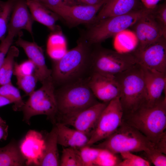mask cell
<instances>
[{"label": "cell", "mask_w": 166, "mask_h": 166, "mask_svg": "<svg viewBox=\"0 0 166 166\" xmlns=\"http://www.w3.org/2000/svg\"><path fill=\"white\" fill-rule=\"evenodd\" d=\"M93 48L82 37L75 47L53 61L51 76L55 87L88 79L92 73Z\"/></svg>", "instance_id": "obj_1"}, {"label": "cell", "mask_w": 166, "mask_h": 166, "mask_svg": "<svg viewBox=\"0 0 166 166\" xmlns=\"http://www.w3.org/2000/svg\"><path fill=\"white\" fill-rule=\"evenodd\" d=\"M122 121L137 129L156 144L159 151L166 153V96L152 105L144 103L133 112L123 114Z\"/></svg>", "instance_id": "obj_2"}, {"label": "cell", "mask_w": 166, "mask_h": 166, "mask_svg": "<svg viewBox=\"0 0 166 166\" xmlns=\"http://www.w3.org/2000/svg\"><path fill=\"white\" fill-rule=\"evenodd\" d=\"M87 80L64 85L55 89L57 110L56 123H63L99 102Z\"/></svg>", "instance_id": "obj_3"}, {"label": "cell", "mask_w": 166, "mask_h": 166, "mask_svg": "<svg viewBox=\"0 0 166 166\" xmlns=\"http://www.w3.org/2000/svg\"><path fill=\"white\" fill-rule=\"evenodd\" d=\"M115 76L120 87L119 99L123 114L131 113L145 101L146 90L143 69L136 63Z\"/></svg>", "instance_id": "obj_4"}, {"label": "cell", "mask_w": 166, "mask_h": 166, "mask_svg": "<svg viewBox=\"0 0 166 166\" xmlns=\"http://www.w3.org/2000/svg\"><path fill=\"white\" fill-rule=\"evenodd\" d=\"M105 140L94 147L115 155L126 152H146L155 149L159 150L156 144L137 129L123 121L117 129Z\"/></svg>", "instance_id": "obj_5"}, {"label": "cell", "mask_w": 166, "mask_h": 166, "mask_svg": "<svg viewBox=\"0 0 166 166\" xmlns=\"http://www.w3.org/2000/svg\"><path fill=\"white\" fill-rule=\"evenodd\" d=\"M150 10L144 7L126 14L100 20L91 25L83 37L90 45L100 44L108 38L131 27Z\"/></svg>", "instance_id": "obj_6"}, {"label": "cell", "mask_w": 166, "mask_h": 166, "mask_svg": "<svg viewBox=\"0 0 166 166\" xmlns=\"http://www.w3.org/2000/svg\"><path fill=\"white\" fill-rule=\"evenodd\" d=\"M136 63L131 52H120L103 47L100 44L93 45L92 73H97L115 76Z\"/></svg>", "instance_id": "obj_7"}, {"label": "cell", "mask_w": 166, "mask_h": 166, "mask_svg": "<svg viewBox=\"0 0 166 166\" xmlns=\"http://www.w3.org/2000/svg\"><path fill=\"white\" fill-rule=\"evenodd\" d=\"M41 83V87L29 96L21 109L24 120L29 124L30 120L32 117L44 115L55 124L57 112L55 86L51 76Z\"/></svg>", "instance_id": "obj_8"}, {"label": "cell", "mask_w": 166, "mask_h": 166, "mask_svg": "<svg viewBox=\"0 0 166 166\" xmlns=\"http://www.w3.org/2000/svg\"><path fill=\"white\" fill-rule=\"evenodd\" d=\"M123 114L119 97L109 102L101 113L86 145H92L113 134L121 124Z\"/></svg>", "instance_id": "obj_9"}, {"label": "cell", "mask_w": 166, "mask_h": 166, "mask_svg": "<svg viewBox=\"0 0 166 166\" xmlns=\"http://www.w3.org/2000/svg\"><path fill=\"white\" fill-rule=\"evenodd\" d=\"M137 63L144 68L166 73V38L163 36L155 42L131 52Z\"/></svg>", "instance_id": "obj_10"}, {"label": "cell", "mask_w": 166, "mask_h": 166, "mask_svg": "<svg viewBox=\"0 0 166 166\" xmlns=\"http://www.w3.org/2000/svg\"><path fill=\"white\" fill-rule=\"evenodd\" d=\"M107 0L93 5L62 4L50 10L71 26L82 24H92L98 11Z\"/></svg>", "instance_id": "obj_11"}, {"label": "cell", "mask_w": 166, "mask_h": 166, "mask_svg": "<svg viewBox=\"0 0 166 166\" xmlns=\"http://www.w3.org/2000/svg\"><path fill=\"white\" fill-rule=\"evenodd\" d=\"M131 27L138 42L136 49L143 48L163 36L166 38V32L155 18L152 9L139 19Z\"/></svg>", "instance_id": "obj_12"}, {"label": "cell", "mask_w": 166, "mask_h": 166, "mask_svg": "<svg viewBox=\"0 0 166 166\" xmlns=\"http://www.w3.org/2000/svg\"><path fill=\"white\" fill-rule=\"evenodd\" d=\"M87 82L95 97L103 102L109 103L120 96V87L115 76L93 73Z\"/></svg>", "instance_id": "obj_13"}, {"label": "cell", "mask_w": 166, "mask_h": 166, "mask_svg": "<svg viewBox=\"0 0 166 166\" xmlns=\"http://www.w3.org/2000/svg\"><path fill=\"white\" fill-rule=\"evenodd\" d=\"M108 103L99 102L61 123L72 126L90 138L95 129L101 113Z\"/></svg>", "instance_id": "obj_14"}, {"label": "cell", "mask_w": 166, "mask_h": 166, "mask_svg": "<svg viewBox=\"0 0 166 166\" xmlns=\"http://www.w3.org/2000/svg\"><path fill=\"white\" fill-rule=\"evenodd\" d=\"M16 44L24 50L28 58L34 65V73L38 81L41 83L51 77V69H49L46 64L43 50L35 42H30L19 37Z\"/></svg>", "instance_id": "obj_15"}, {"label": "cell", "mask_w": 166, "mask_h": 166, "mask_svg": "<svg viewBox=\"0 0 166 166\" xmlns=\"http://www.w3.org/2000/svg\"><path fill=\"white\" fill-rule=\"evenodd\" d=\"M34 21L25 0H14L8 25V33L15 37L22 30L32 35Z\"/></svg>", "instance_id": "obj_16"}, {"label": "cell", "mask_w": 166, "mask_h": 166, "mask_svg": "<svg viewBox=\"0 0 166 166\" xmlns=\"http://www.w3.org/2000/svg\"><path fill=\"white\" fill-rule=\"evenodd\" d=\"M144 7L140 0H107L98 11L93 24L107 18L126 14Z\"/></svg>", "instance_id": "obj_17"}, {"label": "cell", "mask_w": 166, "mask_h": 166, "mask_svg": "<svg viewBox=\"0 0 166 166\" xmlns=\"http://www.w3.org/2000/svg\"><path fill=\"white\" fill-rule=\"evenodd\" d=\"M143 68L146 90V97L144 103L152 105L161 98L163 93L165 91L166 73Z\"/></svg>", "instance_id": "obj_18"}, {"label": "cell", "mask_w": 166, "mask_h": 166, "mask_svg": "<svg viewBox=\"0 0 166 166\" xmlns=\"http://www.w3.org/2000/svg\"><path fill=\"white\" fill-rule=\"evenodd\" d=\"M55 124L57 129L58 144L66 148H80L87 145L89 138L85 134L61 122Z\"/></svg>", "instance_id": "obj_19"}, {"label": "cell", "mask_w": 166, "mask_h": 166, "mask_svg": "<svg viewBox=\"0 0 166 166\" xmlns=\"http://www.w3.org/2000/svg\"><path fill=\"white\" fill-rule=\"evenodd\" d=\"M57 131L55 124L44 140V147L38 165L59 166L60 160L57 148Z\"/></svg>", "instance_id": "obj_20"}, {"label": "cell", "mask_w": 166, "mask_h": 166, "mask_svg": "<svg viewBox=\"0 0 166 166\" xmlns=\"http://www.w3.org/2000/svg\"><path fill=\"white\" fill-rule=\"evenodd\" d=\"M34 21L47 27L52 32L60 30L56 23L59 17L42 3L34 0H25Z\"/></svg>", "instance_id": "obj_21"}, {"label": "cell", "mask_w": 166, "mask_h": 166, "mask_svg": "<svg viewBox=\"0 0 166 166\" xmlns=\"http://www.w3.org/2000/svg\"><path fill=\"white\" fill-rule=\"evenodd\" d=\"M26 159L19 145L14 142L0 148V166H22Z\"/></svg>", "instance_id": "obj_22"}, {"label": "cell", "mask_w": 166, "mask_h": 166, "mask_svg": "<svg viewBox=\"0 0 166 166\" xmlns=\"http://www.w3.org/2000/svg\"><path fill=\"white\" fill-rule=\"evenodd\" d=\"M67 45L64 37L60 30L52 32L48 39L47 53L53 61L61 58L67 52Z\"/></svg>", "instance_id": "obj_23"}, {"label": "cell", "mask_w": 166, "mask_h": 166, "mask_svg": "<svg viewBox=\"0 0 166 166\" xmlns=\"http://www.w3.org/2000/svg\"><path fill=\"white\" fill-rule=\"evenodd\" d=\"M113 45L116 50L122 53H130L137 47L138 42L134 32L128 29L114 36Z\"/></svg>", "instance_id": "obj_24"}, {"label": "cell", "mask_w": 166, "mask_h": 166, "mask_svg": "<svg viewBox=\"0 0 166 166\" xmlns=\"http://www.w3.org/2000/svg\"><path fill=\"white\" fill-rule=\"evenodd\" d=\"M19 54V50L18 48L15 46H11L0 69V85L12 82L15 59Z\"/></svg>", "instance_id": "obj_25"}, {"label": "cell", "mask_w": 166, "mask_h": 166, "mask_svg": "<svg viewBox=\"0 0 166 166\" xmlns=\"http://www.w3.org/2000/svg\"><path fill=\"white\" fill-rule=\"evenodd\" d=\"M0 95L12 101L14 104L13 109L15 111L21 110L24 105L19 90L12 82L0 85Z\"/></svg>", "instance_id": "obj_26"}, {"label": "cell", "mask_w": 166, "mask_h": 166, "mask_svg": "<svg viewBox=\"0 0 166 166\" xmlns=\"http://www.w3.org/2000/svg\"><path fill=\"white\" fill-rule=\"evenodd\" d=\"M14 0H0V41L5 38Z\"/></svg>", "instance_id": "obj_27"}, {"label": "cell", "mask_w": 166, "mask_h": 166, "mask_svg": "<svg viewBox=\"0 0 166 166\" xmlns=\"http://www.w3.org/2000/svg\"><path fill=\"white\" fill-rule=\"evenodd\" d=\"M59 166H83L78 148L66 147L64 148Z\"/></svg>", "instance_id": "obj_28"}, {"label": "cell", "mask_w": 166, "mask_h": 166, "mask_svg": "<svg viewBox=\"0 0 166 166\" xmlns=\"http://www.w3.org/2000/svg\"><path fill=\"white\" fill-rule=\"evenodd\" d=\"M78 149L83 166H96V163L101 149L88 145Z\"/></svg>", "instance_id": "obj_29"}, {"label": "cell", "mask_w": 166, "mask_h": 166, "mask_svg": "<svg viewBox=\"0 0 166 166\" xmlns=\"http://www.w3.org/2000/svg\"><path fill=\"white\" fill-rule=\"evenodd\" d=\"M17 84L29 96L35 90L38 79L34 73L24 76L16 77Z\"/></svg>", "instance_id": "obj_30"}, {"label": "cell", "mask_w": 166, "mask_h": 166, "mask_svg": "<svg viewBox=\"0 0 166 166\" xmlns=\"http://www.w3.org/2000/svg\"><path fill=\"white\" fill-rule=\"evenodd\" d=\"M123 160L119 162L118 166H149L150 162L143 158L133 154L131 152H126L120 153Z\"/></svg>", "instance_id": "obj_31"}, {"label": "cell", "mask_w": 166, "mask_h": 166, "mask_svg": "<svg viewBox=\"0 0 166 166\" xmlns=\"http://www.w3.org/2000/svg\"><path fill=\"white\" fill-rule=\"evenodd\" d=\"M34 65L28 59L20 64L15 62L13 74L16 77L27 75L34 73Z\"/></svg>", "instance_id": "obj_32"}, {"label": "cell", "mask_w": 166, "mask_h": 166, "mask_svg": "<svg viewBox=\"0 0 166 166\" xmlns=\"http://www.w3.org/2000/svg\"><path fill=\"white\" fill-rule=\"evenodd\" d=\"M119 162L115 154L102 149L96 163V166H117Z\"/></svg>", "instance_id": "obj_33"}, {"label": "cell", "mask_w": 166, "mask_h": 166, "mask_svg": "<svg viewBox=\"0 0 166 166\" xmlns=\"http://www.w3.org/2000/svg\"><path fill=\"white\" fill-rule=\"evenodd\" d=\"M152 13L155 18L166 32V3L158 5L152 9Z\"/></svg>", "instance_id": "obj_34"}, {"label": "cell", "mask_w": 166, "mask_h": 166, "mask_svg": "<svg viewBox=\"0 0 166 166\" xmlns=\"http://www.w3.org/2000/svg\"><path fill=\"white\" fill-rule=\"evenodd\" d=\"M150 162L156 166H166V154L157 150H153L145 152Z\"/></svg>", "instance_id": "obj_35"}, {"label": "cell", "mask_w": 166, "mask_h": 166, "mask_svg": "<svg viewBox=\"0 0 166 166\" xmlns=\"http://www.w3.org/2000/svg\"><path fill=\"white\" fill-rule=\"evenodd\" d=\"M15 36L10 34L1 41L0 44V69Z\"/></svg>", "instance_id": "obj_36"}, {"label": "cell", "mask_w": 166, "mask_h": 166, "mask_svg": "<svg viewBox=\"0 0 166 166\" xmlns=\"http://www.w3.org/2000/svg\"><path fill=\"white\" fill-rule=\"evenodd\" d=\"M69 0H44L42 3L49 10L62 4H69Z\"/></svg>", "instance_id": "obj_37"}, {"label": "cell", "mask_w": 166, "mask_h": 166, "mask_svg": "<svg viewBox=\"0 0 166 166\" xmlns=\"http://www.w3.org/2000/svg\"><path fill=\"white\" fill-rule=\"evenodd\" d=\"M103 0H69L70 5H93L98 4Z\"/></svg>", "instance_id": "obj_38"}, {"label": "cell", "mask_w": 166, "mask_h": 166, "mask_svg": "<svg viewBox=\"0 0 166 166\" xmlns=\"http://www.w3.org/2000/svg\"><path fill=\"white\" fill-rule=\"evenodd\" d=\"M146 8L152 9L156 7L160 0H140Z\"/></svg>", "instance_id": "obj_39"}, {"label": "cell", "mask_w": 166, "mask_h": 166, "mask_svg": "<svg viewBox=\"0 0 166 166\" xmlns=\"http://www.w3.org/2000/svg\"><path fill=\"white\" fill-rule=\"evenodd\" d=\"M8 126L6 124L0 125V140H6L8 135Z\"/></svg>", "instance_id": "obj_40"}, {"label": "cell", "mask_w": 166, "mask_h": 166, "mask_svg": "<svg viewBox=\"0 0 166 166\" xmlns=\"http://www.w3.org/2000/svg\"><path fill=\"white\" fill-rule=\"evenodd\" d=\"M11 103L12 102L10 100L0 95V107Z\"/></svg>", "instance_id": "obj_41"}, {"label": "cell", "mask_w": 166, "mask_h": 166, "mask_svg": "<svg viewBox=\"0 0 166 166\" xmlns=\"http://www.w3.org/2000/svg\"><path fill=\"white\" fill-rule=\"evenodd\" d=\"M6 124V121L2 119L0 117V125H3Z\"/></svg>", "instance_id": "obj_42"}, {"label": "cell", "mask_w": 166, "mask_h": 166, "mask_svg": "<svg viewBox=\"0 0 166 166\" xmlns=\"http://www.w3.org/2000/svg\"><path fill=\"white\" fill-rule=\"evenodd\" d=\"M38 2H39L41 3L44 0H34Z\"/></svg>", "instance_id": "obj_43"}, {"label": "cell", "mask_w": 166, "mask_h": 166, "mask_svg": "<svg viewBox=\"0 0 166 166\" xmlns=\"http://www.w3.org/2000/svg\"></svg>", "instance_id": "obj_44"}]
</instances>
